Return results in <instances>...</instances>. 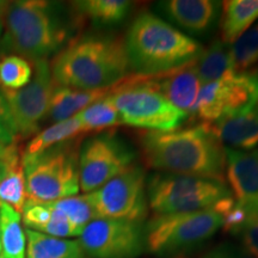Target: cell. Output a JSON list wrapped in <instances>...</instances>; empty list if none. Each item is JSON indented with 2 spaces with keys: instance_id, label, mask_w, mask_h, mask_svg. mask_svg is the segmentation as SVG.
<instances>
[{
  "instance_id": "cell-1",
  "label": "cell",
  "mask_w": 258,
  "mask_h": 258,
  "mask_svg": "<svg viewBox=\"0 0 258 258\" xmlns=\"http://www.w3.org/2000/svg\"><path fill=\"white\" fill-rule=\"evenodd\" d=\"M139 145L150 167L225 183V147L206 123L171 132H144Z\"/></svg>"
},
{
  "instance_id": "cell-2",
  "label": "cell",
  "mask_w": 258,
  "mask_h": 258,
  "mask_svg": "<svg viewBox=\"0 0 258 258\" xmlns=\"http://www.w3.org/2000/svg\"><path fill=\"white\" fill-rule=\"evenodd\" d=\"M49 63L56 85L79 90L112 88L131 71L124 40L105 35L74 38Z\"/></svg>"
},
{
  "instance_id": "cell-3",
  "label": "cell",
  "mask_w": 258,
  "mask_h": 258,
  "mask_svg": "<svg viewBox=\"0 0 258 258\" xmlns=\"http://www.w3.org/2000/svg\"><path fill=\"white\" fill-rule=\"evenodd\" d=\"M2 21V49L31 62L56 55L70 42L69 25L50 2H9Z\"/></svg>"
},
{
  "instance_id": "cell-4",
  "label": "cell",
  "mask_w": 258,
  "mask_h": 258,
  "mask_svg": "<svg viewBox=\"0 0 258 258\" xmlns=\"http://www.w3.org/2000/svg\"><path fill=\"white\" fill-rule=\"evenodd\" d=\"M124 44L129 70L144 77L178 70L203 51L199 42L151 12L134 19Z\"/></svg>"
},
{
  "instance_id": "cell-5",
  "label": "cell",
  "mask_w": 258,
  "mask_h": 258,
  "mask_svg": "<svg viewBox=\"0 0 258 258\" xmlns=\"http://www.w3.org/2000/svg\"><path fill=\"white\" fill-rule=\"evenodd\" d=\"M22 166L28 199L53 202L79 192V147L76 139L35 156H22Z\"/></svg>"
},
{
  "instance_id": "cell-6",
  "label": "cell",
  "mask_w": 258,
  "mask_h": 258,
  "mask_svg": "<svg viewBox=\"0 0 258 258\" xmlns=\"http://www.w3.org/2000/svg\"><path fill=\"white\" fill-rule=\"evenodd\" d=\"M222 227V217L214 206L203 211L156 214L145 226L146 249L163 257L192 250Z\"/></svg>"
},
{
  "instance_id": "cell-7",
  "label": "cell",
  "mask_w": 258,
  "mask_h": 258,
  "mask_svg": "<svg viewBox=\"0 0 258 258\" xmlns=\"http://www.w3.org/2000/svg\"><path fill=\"white\" fill-rule=\"evenodd\" d=\"M122 124L148 132L178 129L188 114L172 105L147 82V77L123 79L110 93Z\"/></svg>"
},
{
  "instance_id": "cell-8",
  "label": "cell",
  "mask_w": 258,
  "mask_h": 258,
  "mask_svg": "<svg viewBox=\"0 0 258 258\" xmlns=\"http://www.w3.org/2000/svg\"><path fill=\"white\" fill-rule=\"evenodd\" d=\"M146 188L148 207L156 214L203 211L232 196L226 183L166 172L151 176Z\"/></svg>"
},
{
  "instance_id": "cell-9",
  "label": "cell",
  "mask_w": 258,
  "mask_h": 258,
  "mask_svg": "<svg viewBox=\"0 0 258 258\" xmlns=\"http://www.w3.org/2000/svg\"><path fill=\"white\" fill-rule=\"evenodd\" d=\"M135 152L115 133L95 135L79 148V185L83 192L99 189L134 165Z\"/></svg>"
},
{
  "instance_id": "cell-10",
  "label": "cell",
  "mask_w": 258,
  "mask_h": 258,
  "mask_svg": "<svg viewBox=\"0 0 258 258\" xmlns=\"http://www.w3.org/2000/svg\"><path fill=\"white\" fill-rule=\"evenodd\" d=\"M258 104V73L240 72L202 85L191 112L206 123L243 114Z\"/></svg>"
},
{
  "instance_id": "cell-11",
  "label": "cell",
  "mask_w": 258,
  "mask_h": 258,
  "mask_svg": "<svg viewBox=\"0 0 258 258\" xmlns=\"http://www.w3.org/2000/svg\"><path fill=\"white\" fill-rule=\"evenodd\" d=\"M146 182L144 170L133 165L99 189L89 192L97 219L144 222L148 211Z\"/></svg>"
},
{
  "instance_id": "cell-12",
  "label": "cell",
  "mask_w": 258,
  "mask_h": 258,
  "mask_svg": "<svg viewBox=\"0 0 258 258\" xmlns=\"http://www.w3.org/2000/svg\"><path fill=\"white\" fill-rule=\"evenodd\" d=\"M56 83L48 60L32 61V78L24 88L11 91L2 89L18 138L36 134L47 117Z\"/></svg>"
},
{
  "instance_id": "cell-13",
  "label": "cell",
  "mask_w": 258,
  "mask_h": 258,
  "mask_svg": "<svg viewBox=\"0 0 258 258\" xmlns=\"http://www.w3.org/2000/svg\"><path fill=\"white\" fill-rule=\"evenodd\" d=\"M79 244L91 258H137L146 249L143 222L96 219L85 226Z\"/></svg>"
},
{
  "instance_id": "cell-14",
  "label": "cell",
  "mask_w": 258,
  "mask_h": 258,
  "mask_svg": "<svg viewBox=\"0 0 258 258\" xmlns=\"http://www.w3.org/2000/svg\"><path fill=\"white\" fill-rule=\"evenodd\" d=\"M226 173L234 201L241 206L258 202V150L226 148Z\"/></svg>"
},
{
  "instance_id": "cell-15",
  "label": "cell",
  "mask_w": 258,
  "mask_h": 258,
  "mask_svg": "<svg viewBox=\"0 0 258 258\" xmlns=\"http://www.w3.org/2000/svg\"><path fill=\"white\" fill-rule=\"evenodd\" d=\"M147 82L171 104L188 115L198 101L202 88V83L195 72L192 62L171 72L147 77Z\"/></svg>"
},
{
  "instance_id": "cell-16",
  "label": "cell",
  "mask_w": 258,
  "mask_h": 258,
  "mask_svg": "<svg viewBox=\"0 0 258 258\" xmlns=\"http://www.w3.org/2000/svg\"><path fill=\"white\" fill-rule=\"evenodd\" d=\"M25 228L56 238L79 237L82 230L72 222L53 202L28 199L21 212Z\"/></svg>"
},
{
  "instance_id": "cell-17",
  "label": "cell",
  "mask_w": 258,
  "mask_h": 258,
  "mask_svg": "<svg viewBox=\"0 0 258 258\" xmlns=\"http://www.w3.org/2000/svg\"><path fill=\"white\" fill-rule=\"evenodd\" d=\"M206 124L226 148L251 151L258 145V104L243 114Z\"/></svg>"
},
{
  "instance_id": "cell-18",
  "label": "cell",
  "mask_w": 258,
  "mask_h": 258,
  "mask_svg": "<svg viewBox=\"0 0 258 258\" xmlns=\"http://www.w3.org/2000/svg\"><path fill=\"white\" fill-rule=\"evenodd\" d=\"M160 8L171 21L196 34L209 30L219 14V3L212 0H169Z\"/></svg>"
},
{
  "instance_id": "cell-19",
  "label": "cell",
  "mask_w": 258,
  "mask_h": 258,
  "mask_svg": "<svg viewBox=\"0 0 258 258\" xmlns=\"http://www.w3.org/2000/svg\"><path fill=\"white\" fill-rule=\"evenodd\" d=\"M115 86L97 90H79L56 85L51 96L47 117H49L53 123L72 118L86 106L110 95Z\"/></svg>"
},
{
  "instance_id": "cell-20",
  "label": "cell",
  "mask_w": 258,
  "mask_h": 258,
  "mask_svg": "<svg viewBox=\"0 0 258 258\" xmlns=\"http://www.w3.org/2000/svg\"><path fill=\"white\" fill-rule=\"evenodd\" d=\"M258 21V0H228L222 3L221 42L234 43Z\"/></svg>"
},
{
  "instance_id": "cell-21",
  "label": "cell",
  "mask_w": 258,
  "mask_h": 258,
  "mask_svg": "<svg viewBox=\"0 0 258 258\" xmlns=\"http://www.w3.org/2000/svg\"><path fill=\"white\" fill-rule=\"evenodd\" d=\"M192 66L202 85L218 82L237 73L232 59L231 47L221 41L214 42L208 49L203 50L192 61Z\"/></svg>"
},
{
  "instance_id": "cell-22",
  "label": "cell",
  "mask_w": 258,
  "mask_h": 258,
  "mask_svg": "<svg viewBox=\"0 0 258 258\" xmlns=\"http://www.w3.org/2000/svg\"><path fill=\"white\" fill-rule=\"evenodd\" d=\"M27 258H86L78 240L56 238L25 228Z\"/></svg>"
},
{
  "instance_id": "cell-23",
  "label": "cell",
  "mask_w": 258,
  "mask_h": 258,
  "mask_svg": "<svg viewBox=\"0 0 258 258\" xmlns=\"http://www.w3.org/2000/svg\"><path fill=\"white\" fill-rule=\"evenodd\" d=\"M0 243L3 258L27 256V235L21 213L5 203H0Z\"/></svg>"
},
{
  "instance_id": "cell-24",
  "label": "cell",
  "mask_w": 258,
  "mask_h": 258,
  "mask_svg": "<svg viewBox=\"0 0 258 258\" xmlns=\"http://www.w3.org/2000/svg\"><path fill=\"white\" fill-rule=\"evenodd\" d=\"M6 161H8V170L4 178L0 180V203L11 206L21 213L24 203L27 202L28 195L25 190L22 157L16 145L6 158Z\"/></svg>"
},
{
  "instance_id": "cell-25",
  "label": "cell",
  "mask_w": 258,
  "mask_h": 258,
  "mask_svg": "<svg viewBox=\"0 0 258 258\" xmlns=\"http://www.w3.org/2000/svg\"><path fill=\"white\" fill-rule=\"evenodd\" d=\"M74 15L97 24H116L127 17L131 3L125 0H83L72 3Z\"/></svg>"
},
{
  "instance_id": "cell-26",
  "label": "cell",
  "mask_w": 258,
  "mask_h": 258,
  "mask_svg": "<svg viewBox=\"0 0 258 258\" xmlns=\"http://www.w3.org/2000/svg\"><path fill=\"white\" fill-rule=\"evenodd\" d=\"M82 134H84L82 125L76 116L66 121L56 122L31 139L25 147L23 156H35L56 145L74 140Z\"/></svg>"
},
{
  "instance_id": "cell-27",
  "label": "cell",
  "mask_w": 258,
  "mask_h": 258,
  "mask_svg": "<svg viewBox=\"0 0 258 258\" xmlns=\"http://www.w3.org/2000/svg\"><path fill=\"white\" fill-rule=\"evenodd\" d=\"M82 125L83 133L101 132L122 124L117 109L111 101L110 95L86 106L76 115Z\"/></svg>"
},
{
  "instance_id": "cell-28",
  "label": "cell",
  "mask_w": 258,
  "mask_h": 258,
  "mask_svg": "<svg viewBox=\"0 0 258 258\" xmlns=\"http://www.w3.org/2000/svg\"><path fill=\"white\" fill-rule=\"evenodd\" d=\"M32 78V63L24 57L5 54L0 57V88L17 90L28 85Z\"/></svg>"
},
{
  "instance_id": "cell-29",
  "label": "cell",
  "mask_w": 258,
  "mask_h": 258,
  "mask_svg": "<svg viewBox=\"0 0 258 258\" xmlns=\"http://www.w3.org/2000/svg\"><path fill=\"white\" fill-rule=\"evenodd\" d=\"M230 47L235 72H246L256 64L258 62V21Z\"/></svg>"
},
{
  "instance_id": "cell-30",
  "label": "cell",
  "mask_w": 258,
  "mask_h": 258,
  "mask_svg": "<svg viewBox=\"0 0 258 258\" xmlns=\"http://www.w3.org/2000/svg\"><path fill=\"white\" fill-rule=\"evenodd\" d=\"M53 203L70 219L73 225H76L82 231L85 228V226H88L90 222L97 219L95 208H93L89 194L56 200V201H53Z\"/></svg>"
},
{
  "instance_id": "cell-31",
  "label": "cell",
  "mask_w": 258,
  "mask_h": 258,
  "mask_svg": "<svg viewBox=\"0 0 258 258\" xmlns=\"http://www.w3.org/2000/svg\"><path fill=\"white\" fill-rule=\"evenodd\" d=\"M243 207L246 211V218L238 237L243 241L244 249L253 258H258V202L245 205Z\"/></svg>"
},
{
  "instance_id": "cell-32",
  "label": "cell",
  "mask_w": 258,
  "mask_h": 258,
  "mask_svg": "<svg viewBox=\"0 0 258 258\" xmlns=\"http://www.w3.org/2000/svg\"><path fill=\"white\" fill-rule=\"evenodd\" d=\"M200 258H253L244 247L225 243L219 244L205 252Z\"/></svg>"
},
{
  "instance_id": "cell-33",
  "label": "cell",
  "mask_w": 258,
  "mask_h": 258,
  "mask_svg": "<svg viewBox=\"0 0 258 258\" xmlns=\"http://www.w3.org/2000/svg\"><path fill=\"white\" fill-rule=\"evenodd\" d=\"M0 121H2L3 123H4L5 127L8 128L9 131L18 139L17 133H16L14 121H12L11 114H10L8 103H6V99L4 97V93H3V91H2V89H0Z\"/></svg>"
},
{
  "instance_id": "cell-34",
  "label": "cell",
  "mask_w": 258,
  "mask_h": 258,
  "mask_svg": "<svg viewBox=\"0 0 258 258\" xmlns=\"http://www.w3.org/2000/svg\"><path fill=\"white\" fill-rule=\"evenodd\" d=\"M16 140H17V138L0 121V144L5 145V146H10V145H14Z\"/></svg>"
},
{
  "instance_id": "cell-35",
  "label": "cell",
  "mask_w": 258,
  "mask_h": 258,
  "mask_svg": "<svg viewBox=\"0 0 258 258\" xmlns=\"http://www.w3.org/2000/svg\"><path fill=\"white\" fill-rule=\"evenodd\" d=\"M14 146H15V144L10 145V146H5V145L0 144V159H5V158H8L9 154L11 153Z\"/></svg>"
},
{
  "instance_id": "cell-36",
  "label": "cell",
  "mask_w": 258,
  "mask_h": 258,
  "mask_svg": "<svg viewBox=\"0 0 258 258\" xmlns=\"http://www.w3.org/2000/svg\"><path fill=\"white\" fill-rule=\"evenodd\" d=\"M6 170H8V161L5 159H0V180L4 178Z\"/></svg>"
},
{
  "instance_id": "cell-37",
  "label": "cell",
  "mask_w": 258,
  "mask_h": 258,
  "mask_svg": "<svg viewBox=\"0 0 258 258\" xmlns=\"http://www.w3.org/2000/svg\"><path fill=\"white\" fill-rule=\"evenodd\" d=\"M8 4L9 2H2V0H0V17H2L3 14H4L5 9L8 8Z\"/></svg>"
},
{
  "instance_id": "cell-38",
  "label": "cell",
  "mask_w": 258,
  "mask_h": 258,
  "mask_svg": "<svg viewBox=\"0 0 258 258\" xmlns=\"http://www.w3.org/2000/svg\"><path fill=\"white\" fill-rule=\"evenodd\" d=\"M3 31H4V27H3L2 17H0V41H2V37H3Z\"/></svg>"
},
{
  "instance_id": "cell-39",
  "label": "cell",
  "mask_w": 258,
  "mask_h": 258,
  "mask_svg": "<svg viewBox=\"0 0 258 258\" xmlns=\"http://www.w3.org/2000/svg\"><path fill=\"white\" fill-rule=\"evenodd\" d=\"M0 256H2V243H0Z\"/></svg>"
},
{
  "instance_id": "cell-40",
  "label": "cell",
  "mask_w": 258,
  "mask_h": 258,
  "mask_svg": "<svg viewBox=\"0 0 258 258\" xmlns=\"http://www.w3.org/2000/svg\"><path fill=\"white\" fill-rule=\"evenodd\" d=\"M0 258H3V257H2V256H0Z\"/></svg>"
}]
</instances>
